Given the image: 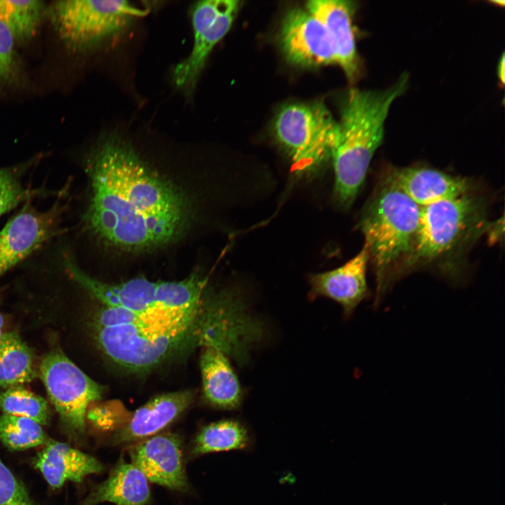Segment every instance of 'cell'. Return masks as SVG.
<instances>
[{"mask_svg":"<svg viewBox=\"0 0 505 505\" xmlns=\"http://www.w3.org/2000/svg\"><path fill=\"white\" fill-rule=\"evenodd\" d=\"M408 80V74L403 73L385 89L353 88L348 92L330 155L335 177L333 196L340 208H349L355 201L371 160L382 143L391 106L406 91Z\"/></svg>","mask_w":505,"mask_h":505,"instance_id":"obj_3","label":"cell"},{"mask_svg":"<svg viewBox=\"0 0 505 505\" xmlns=\"http://www.w3.org/2000/svg\"><path fill=\"white\" fill-rule=\"evenodd\" d=\"M34 466L53 489L60 488L67 481L80 483L87 476L104 469L93 456L53 440L48 441L38 454Z\"/></svg>","mask_w":505,"mask_h":505,"instance_id":"obj_18","label":"cell"},{"mask_svg":"<svg viewBox=\"0 0 505 505\" xmlns=\"http://www.w3.org/2000/svg\"><path fill=\"white\" fill-rule=\"evenodd\" d=\"M40 377L62 425L74 437L83 438L87 408L91 402L101 398L102 386L59 349L50 351L42 359Z\"/></svg>","mask_w":505,"mask_h":505,"instance_id":"obj_9","label":"cell"},{"mask_svg":"<svg viewBox=\"0 0 505 505\" xmlns=\"http://www.w3.org/2000/svg\"><path fill=\"white\" fill-rule=\"evenodd\" d=\"M45 12L43 1L0 0V21L9 29L15 41L29 39Z\"/></svg>","mask_w":505,"mask_h":505,"instance_id":"obj_23","label":"cell"},{"mask_svg":"<svg viewBox=\"0 0 505 505\" xmlns=\"http://www.w3.org/2000/svg\"><path fill=\"white\" fill-rule=\"evenodd\" d=\"M38 192L25 188L13 170L0 168V217Z\"/></svg>","mask_w":505,"mask_h":505,"instance_id":"obj_26","label":"cell"},{"mask_svg":"<svg viewBox=\"0 0 505 505\" xmlns=\"http://www.w3.org/2000/svg\"><path fill=\"white\" fill-rule=\"evenodd\" d=\"M498 74L502 83L504 82V56L502 55L498 67Z\"/></svg>","mask_w":505,"mask_h":505,"instance_id":"obj_31","label":"cell"},{"mask_svg":"<svg viewBox=\"0 0 505 505\" xmlns=\"http://www.w3.org/2000/svg\"><path fill=\"white\" fill-rule=\"evenodd\" d=\"M200 366L203 393L208 402L220 409L237 408L243 393L227 354L216 346H203Z\"/></svg>","mask_w":505,"mask_h":505,"instance_id":"obj_19","label":"cell"},{"mask_svg":"<svg viewBox=\"0 0 505 505\" xmlns=\"http://www.w3.org/2000/svg\"><path fill=\"white\" fill-rule=\"evenodd\" d=\"M0 410L4 414L31 419L47 424L50 409L46 400L21 386L6 389L0 393Z\"/></svg>","mask_w":505,"mask_h":505,"instance_id":"obj_24","label":"cell"},{"mask_svg":"<svg viewBox=\"0 0 505 505\" xmlns=\"http://www.w3.org/2000/svg\"><path fill=\"white\" fill-rule=\"evenodd\" d=\"M14 42L12 33L0 21V79L9 78L15 69Z\"/></svg>","mask_w":505,"mask_h":505,"instance_id":"obj_28","label":"cell"},{"mask_svg":"<svg viewBox=\"0 0 505 505\" xmlns=\"http://www.w3.org/2000/svg\"><path fill=\"white\" fill-rule=\"evenodd\" d=\"M36 376L29 346L17 333H4L0 340V388L21 386Z\"/></svg>","mask_w":505,"mask_h":505,"instance_id":"obj_22","label":"cell"},{"mask_svg":"<svg viewBox=\"0 0 505 505\" xmlns=\"http://www.w3.org/2000/svg\"><path fill=\"white\" fill-rule=\"evenodd\" d=\"M354 2L345 0H312L306 9L325 27L330 38L336 64L339 65L350 81H354L360 72L352 17Z\"/></svg>","mask_w":505,"mask_h":505,"instance_id":"obj_15","label":"cell"},{"mask_svg":"<svg viewBox=\"0 0 505 505\" xmlns=\"http://www.w3.org/2000/svg\"><path fill=\"white\" fill-rule=\"evenodd\" d=\"M369 260V252L364 245L357 255L343 265L309 275V297L330 298L339 304L344 315L349 317L369 295L366 279Z\"/></svg>","mask_w":505,"mask_h":505,"instance_id":"obj_14","label":"cell"},{"mask_svg":"<svg viewBox=\"0 0 505 505\" xmlns=\"http://www.w3.org/2000/svg\"><path fill=\"white\" fill-rule=\"evenodd\" d=\"M46 435L35 421L8 414L0 415V440L8 448L24 450L43 444Z\"/></svg>","mask_w":505,"mask_h":505,"instance_id":"obj_25","label":"cell"},{"mask_svg":"<svg viewBox=\"0 0 505 505\" xmlns=\"http://www.w3.org/2000/svg\"><path fill=\"white\" fill-rule=\"evenodd\" d=\"M69 276L104 306L134 313L194 308L205 302L207 279L192 275L180 281L153 282L137 278L111 284L99 281L81 271L70 259L63 262Z\"/></svg>","mask_w":505,"mask_h":505,"instance_id":"obj_6","label":"cell"},{"mask_svg":"<svg viewBox=\"0 0 505 505\" xmlns=\"http://www.w3.org/2000/svg\"><path fill=\"white\" fill-rule=\"evenodd\" d=\"M180 438L175 433L155 435L134 445L131 464L147 480L173 490L185 492L189 482L183 462Z\"/></svg>","mask_w":505,"mask_h":505,"instance_id":"obj_13","label":"cell"},{"mask_svg":"<svg viewBox=\"0 0 505 505\" xmlns=\"http://www.w3.org/2000/svg\"><path fill=\"white\" fill-rule=\"evenodd\" d=\"M229 323L224 305L211 298L189 309L147 313L103 306L96 316L97 342L106 356L133 370L152 368L191 342H217Z\"/></svg>","mask_w":505,"mask_h":505,"instance_id":"obj_2","label":"cell"},{"mask_svg":"<svg viewBox=\"0 0 505 505\" xmlns=\"http://www.w3.org/2000/svg\"><path fill=\"white\" fill-rule=\"evenodd\" d=\"M420 211L386 178L363 210L359 227L375 269L377 303L389 287L392 269L412 252Z\"/></svg>","mask_w":505,"mask_h":505,"instance_id":"obj_4","label":"cell"},{"mask_svg":"<svg viewBox=\"0 0 505 505\" xmlns=\"http://www.w3.org/2000/svg\"><path fill=\"white\" fill-rule=\"evenodd\" d=\"M0 505H33L26 488L0 459Z\"/></svg>","mask_w":505,"mask_h":505,"instance_id":"obj_27","label":"cell"},{"mask_svg":"<svg viewBox=\"0 0 505 505\" xmlns=\"http://www.w3.org/2000/svg\"><path fill=\"white\" fill-rule=\"evenodd\" d=\"M252 439L247 427L236 419H222L210 423L197 433L191 456L229 450H248Z\"/></svg>","mask_w":505,"mask_h":505,"instance_id":"obj_21","label":"cell"},{"mask_svg":"<svg viewBox=\"0 0 505 505\" xmlns=\"http://www.w3.org/2000/svg\"><path fill=\"white\" fill-rule=\"evenodd\" d=\"M485 205L471 191L457 198L422 207L408 267L454 255L485 234Z\"/></svg>","mask_w":505,"mask_h":505,"instance_id":"obj_5","label":"cell"},{"mask_svg":"<svg viewBox=\"0 0 505 505\" xmlns=\"http://www.w3.org/2000/svg\"><path fill=\"white\" fill-rule=\"evenodd\" d=\"M281 44L286 58L304 67L336 64L334 50L322 23L307 9L295 8L285 16Z\"/></svg>","mask_w":505,"mask_h":505,"instance_id":"obj_12","label":"cell"},{"mask_svg":"<svg viewBox=\"0 0 505 505\" xmlns=\"http://www.w3.org/2000/svg\"><path fill=\"white\" fill-rule=\"evenodd\" d=\"M151 493L148 480L136 466L121 459L109 477L96 486L83 505L111 502L116 505H147Z\"/></svg>","mask_w":505,"mask_h":505,"instance_id":"obj_20","label":"cell"},{"mask_svg":"<svg viewBox=\"0 0 505 505\" xmlns=\"http://www.w3.org/2000/svg\"><path fill=\"white\" fill-rule=\"evenodd\" d=\"M273 130L295 173L311 176L330 160L339 126L321 102L290 103L277 113Z\"/></svg>","mask_w":505,"mask_h":505,"instance_id":"obj_7","label":"cell"},{"mask_svg":"<svg viewBox=\"0 0 505 505\" xmlns=\"http://www.w3.org/2000/svg\"><path fill=\"white\" fill-rule=\"evenodd\" d=\"M240 7L237 0L201 1L193 6L194 43L190 54L175 65V86L191 93L215 45L230 29Z\"/></svg>","mask_w":505,"mask_h":505,"instance_id":"obj_10","label":"cell"},{"mask_svg":"<svg viewBox=\"0 0 505 505\" xmlns=\"http://www.w3.org/2000/svg\"><path fill=\"white\" fill-rule=\"evenodd\" d=\"M87 417L97 428L103 430L110 429L114 424L113 417L105 409L97 408L88 412Z\"/></svg>","mask_w":505,"mask_h":505,"instance_id":"obj_29","label":"cell"},{"mask_svg":"<svg viewBox=\"0 0 505 505\" xmlns=\"http://www.w3.org/2000/svg\"><path fill=\"white\" fill-rule=\"evenodd\" d=\"M4 325V318H3L2 315H1V313H0V340H1V339L2 337H3V335H4V333H5V332H3Z\"/></svg>","mask_w":505,"mask_h":505,"instance_id":"obj_32","label":"cell"},{"mask_svg":"<svg viewBox=\"0 0 505 505\" xmlns=\"http://www.w3.org/2000/svg\"><path fill=\"white\" fill-rule=\"evenodd\" d=\"M503 218L497 220L492 223L488 222L486 228L485 234H487L488 241L494 244L499 241L501 231L503 232V229H500V228H504V222L500 224Z\"/></svg>","mask_w":505,"mask_h":505,"instance_id":"obj_30","label":"cell"},{"mask_svg":"<svg viewBox=\"0 0 505 505\" xmlns=\"http://www.w3.org/2000/svg\"><path fill=\"white\" fill-rule=\"evenodd\" d=\"M190 390L161 394L138 408L114 436L113 443L125 445L156 435L171 424L191 404Z\"/></svg>","mask_w":505,"mask_h":505,"instance_id":"obj_17","label":"cell"},{"mask_svg":"<svg viewBox=\"0 0 505 505\" xmlns=\"http://www.w3.org/2000/svg\"><path fill=\"white\" fill-rule=\"evenodd\" d=\"M386 179L421 208L471 191L465 178L429 168H393Z\"/></svg>","mask_w":505,"mask_h":505,"instance_id":"obj_16","label":"cell"},{"mask_svg":"<svg viewBox=\"0 0 505 505\" xmlns=\"http://www.w3.org/2000/svg\"><path fill=\"white\" fill-rule=\"evenodd\" d=\"M147 12L127 1L65 0L48 9L60 38L76 51L94 49L118 36Z\"/></svg>","mask_w":505,"mask_h":505,"instance_id":"obj_8","label":"cell"},{"mask_svg":"<svg viewBox=\"0 0 505 505\" xmlns=\"http://www.w3.org/2000/svg\"><path fill=\"white\" fill-rule=\"evenodd\" d=\"M90 198L84 216L100 240L126 250H143L173 241L189 219L186 198L115 139L90 154Z\"/></svg>","mask_w":505,"mask_h":505,"instance_id":"obj_1","label":"cell"},{"mask_svg":"<svg viewBox=\"0 0 505 505\" xmlns=\"http://www.w3.org/2000/svg\"><path fill=\"white\" fill-rule=\"evenodd\" d=\"M65 209L60 201L44 211L27 203L6 224L0 231V276L60 231Z\"/></svg>","mask_w":505,"mask_h":505,"instance_id":"obj_11","label":"cell"}]
</instances>
